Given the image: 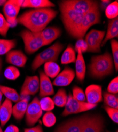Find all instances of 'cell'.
Returning a JSON list of instances; mask_svg holds the SVG:
<instances>
[{"label": "cell", "mask_w": 118, "mask_h": 132, "mask_svg": "<svg viewBox=\"0 0 118 132\" xmlns=\"http://www.w3.org/2000/svg\"><path fill=\"white\" fill-rule=\"evenodd\" d=\"M58 14L52 8L32 9L25 12L17 19V23L22 25L34 33H40Z\"/></svg>", "instance_id": "1"}, {"label": "cell", "mask_w": 118, "mask_h": 132, "mask_svg": "<svg viewBox=\"0 0 118 132\" xmlns=\"http://www.w3.org/2000/svg\"><path fill=\"white\" fill-rule=\"evenodd\" d=\"M112 55L109 52L93 56L88 66L89 75L93 78L101 79L111 75L114 70Z\"/></svg>", "instance_id": "2"}, {"label": "cell", "mask_w": 118, "mask_h": 132, "mask_svg": "<svg viewBox=\"0 0 118 132\" xmlns=\"http://www.w3.org/2000/svg\"><path fill=\"white\" fill-rule=\"evenodd\" d=\"M58 4L64 26L68 34L72 37L81 23L84 15L75 11L61 1L59 2Z\"/></svg>", "instance_id": "3"}, {"label": "cell", "mask_w": 118, "mask_h": 132, "mask_svg": "<svg viewBox=\"0 0 118 132\" xmlns=\"http://www.w3.org/2000/svg\"><path fill=\"white\" fill-rule=\"evenodd\" d=\"M64 48V45L57 42L50 47L38 53L31 64V69L36 71L41 65L48 62H55Z\"/></svg>", "instance_id": "4"}, {"label": "cell", "mask_w": 118, "mask_h": 132, "mask_svg": "<svg viewBox=\"0 0 118 132\" xmlns=\"http://www.w3.org/2000/svg\"><path fill=\"white\" fill-rule=\"evenodd\" d=\"M101 17L100 6L91 10L90 12L84 14L81 23L72 37L77 39H83L90 27L101 22Z\"/></svg>", "instance_id": "5"}, {"label": "cell", "mask_w": 118, "mask_h": 132, "mask_svg": "<svg viewBox=\"0 0 118 132\" xmlns=\"http://www.w3.org/2000/svg\"><path fill=\"white\" fill-rule=\"evenodd\" d=\"M19 36L23 40L25 51L28 54H33L41 47L45 46L40 33H34L27 29L21 31Z\"/></svg>", "instance_id": "6"}, {"label": "cell", "mask_w": 118, "mask_h": 132, "mask_svg": "<svg viewBox=\"0 0 118 132\" xmlns=\"http://www.w3.org/2000/svg\"><path fill=\"white\" fill-rule=\"evenodd\" d=\"M97 105L91 104L86 102H81L74 98L69 93L67 98V101L65 109L61 115L65 117L72 114H76L86 112L94 108Z\"/></svg>", "instance_id": "7"}, {"label": "cell", "mask_w": 118, "mask_h": 132, "mask_svg": "<svg viewBox=\"0 0 118 132\" xmlns=\"http://www.w3.org/2000/svg\"><path fill=\"white\" fill-rule=\"evenodd\" d=\"M106 32L105 31H101L92 29L85 35V40L87 45V52L100 53L102 42L105 37Z\"/></svg>", "instance_id": "8"}, {"label": "cell", "mask_w": 118, "mask_h": 132, "mask_svg": "<svg viewBox=\"0 0 118 132\" xmlns=\"http://www.w3.org/2000/svg\"><path fill=\"white\" fill-rule=\"evenodd\" d=\"M23 2V0H9L3 6L4 16L11 27L13 28L17 24V19Z\"/></svg>", "instance_id": "9"}, {"label": "cell", "mask_w": 118, "mask_h": 132, "mask_svg": "<svg viewBox=\"0 0 118 132\" xmlns=\"http://www.w3.org/2000/svg\"><path fill=\"white\" fill-rule=\"evenodd\" d=\"M104 119L101 115L86 114L82 132H104Z\"/></svg>", "instance_id": "10"}, {"label": "cell", "mask_w": 118, "mask_h": 132, "mask_svg": "<svg viewBox=\"0 0 118 132\" xmlns=\"http://www.w3.org/2000/svg\"><path fill=\"white\" fill-rule=\"evenodd\" d=\"M61 2L75 11L84 15L93 9L100 6L98 1L90 0H65Z\"/></svg>", "instance_id": "11"}, {"label": "cell", "mask_w": 118, "mask_h": 132, "mask_svg": "<svg viewBox=\"0 0 118 132\" xmlns=\"http://www.w3.org/2000/svg\"><path fill=\"white\" fill-rule=\"evenodd\" d=\"M43 111L41 109L39 100L36 97L31 102L28 104L25 114L26 123L29 127L34 126L39 120L42 115Z\"/></svg>", "instance_id": "12"}, {"label": "cell", "mask_w": 118, "mask_h": 132, "mask_svg": "<svg viewBox=\"0 0 118 132\" xmlns=\"http://www.w3.org/2000/svg\"><path fill=\"white\" fill-rule=\"evenodd\" d=\"M86 114L71 118L64 121L58 128L62 132H82Z\"/></svg>", "instance_id": "13"}, {"label": "cell", "mask_w": 118, "mask_h": 132, "mask_svg": "<svg viewBox=\"0 0 118 132\" xmlns=\"http://www.w3.org/2000/svg\"><path fill=\"white\" fill-rule=\"evenodd\" d=\"M39 90V78L37 76H27L21 88L20 95L34 96Z\"/></svg>", "instance_id": "14"}, {"label": "cell", "mask_w": 118, "mask_h": 132, "mask_svg": "<svg viewBox=\"0 0 118 132\" xmlns=\"http://www.w3.org/2000/svg\"><path fill=\"white\" fill-rule=\"evenodd\" d=\"M85 95L88 103L97 105L103 100L101 86L95 84L89 85L85 89Z\"/></svg>", "instance_id": "15"}, {"label": "cell", "mask_w": 118, "mask_h": 132, "mask_svg": "<svg viewBox=\"0 0 118 132\" xmlns=\"http://www.w3.org/2000/svg\"><path fill=\"white\" fill-rule=\"evenodd\" d=\"M53 85L44 71H39V97L43 98L54 95Z\"/></svg>", "instance_id": "16"}, {"label": "cell", "mask_w": 118, "mask_h": 132, "mask_svg": "<svg viewBox=\"0 0 118 132\" xmlns=\"http://www.w3.org/2000/svg\"><path fill=\"white\" fill-rule=\"evenodd\" d=\"M6 62L13 66L24 67L28 60L26 54L20 50H12L6 54Z\"/></svg>", "instance_id": "17"}, {"label": "cell", "mask_w": 118, "mask_h": 132, "mask_svg": "<svg viewBox=\"0 0 118 132\" xmlns=\"http://www.w3.org/2000/svg\"><path fill=\"white\" fill-rule=\"evenodd\" d=\"M75 72L72 68L66 67L55 78L52 85L58 87H66L70 84L74 80Z\"/></svg>", "instance_id": "18"}, {"label": "cell", "mask_w": 118, "mask_h": 132, "mask_svg": "<svg viewBox=\"0 0 118 132\" xmlns=\"http://www.w3.org/2000/svg\"><path fill=\"white\" fill-rule=\"evenodd\" d=\"M61 34V30L56 27H48L43 30L40 35L44 41L45 46L50 45L59 37Z\"/></svg>", "instance_id": "19"}, {"label": "cell", "mask_w": 118, "mask_h": 132, "mask_svg": "<svg viewBox=\"0 0 118 132\" xmlns=\"http://www.w3.org/2000/svg\"><path fill=\"white\" fill-rule=\"evenodd\" d=\"M12 102L5 99L0 106V123L1 126L4 127L12 115Z\"/></svg>", "instance_id": "20"}, {"label": "cell", "mask_w": 118, "mask_h": 132, "mask_svg": "<svg viewBox=\"0 0 118 132\" xmlns=\"http://www.w3.org/2000/svg\"><path fill=\"white\" fill-rule=\"evenodd\" d=\"M77 56L75 61V75L80 82H83L86 74V64L83 53L80 49L77 51Z\"/></svg>", "instance_id": "21"}, {"label": "cell", "mask_w": 118, "mask_h": 132, "mask_svg": "<svg viewBox=\"0 0 118 132\" xmlns=\"http://www.w3.org/2000/svg\"><path fill=\"white\" fill-rule=\"evenodd\" d=\"M118 37V18L111 19L109 21L108 29L105 34V37L102 42L101 47L105 45L109 40L113 39Z\"/></svg>", "instance_id": "22"}, {"label": "cell", "mask_w": 118, "mask_h": 132, "mask_svg": "<svg viewBox=\"0 0 118 132\" xmlns=\"http://www.w3.org/2000/svg\"><path fill=\"white\" fill-rule=\"evenodd\" d=\"M28 101L26 99L21 100L12 107V115L17 120H21L25 116L28 106Z\"/></svg>", "instance_id": "23"}, {"label": "cell", "mask_w": 118, "mask_h": 132, "mask_svg": "<svg viewBox=\"0 0 118 132\" xmlns=\"http://www.w3.org/2000/svg\"><path fill=\"white\" fill-rule=\"evenodd\" d=\"M55 5L49 0H25L23 1L22 7L23 8H51L55 7Z\"/></svg>", "instance_id": "24"}, {"label": "cell", "mask_w": 118, "mask_h": 132, "mask_svg": "<svg viewBox=\"0 0 118 132\" xmlns=\"http://www.w3.org/2000/svg\"><path fill=\"white\" fill-rule=\"evenodd\" d=\"M76 59V51L72 45H69L62 54L60 60L61 63L62 64H68L74 63L75 62Z\"/></svg>", "instance_id": "25"}, {"label": "cell", "mask_w": 118, "mask_h": 132, "mask_svg": "<svg viewBox=\"0 0 118 132\" xmlns=\"http://www.w3.org/2000/svg\"><path fill=\"white\" fill-rule=\"evenodd\" d=\"M0 91L2 92L3 95H4L6 99L11 102L16 103L21 100L20 95L15 89L12 88L0 85Z\"/></svg>", "instance_id": "26"}, {"label": "cell", "mask_w": 118, "mask_h": 132, "mask_svg": "<svg viewBox=\"0 0 118 132\" xmlns=\"http://www.w3.org/2000/svg\"><path fill=\"white\" fill-rule=\"evenodd\" d=\"M60 70V66L55 62H48L44 64V72L51 79L56 78Z\"/></svg>", "instance_id": "27"}, {"label": "cell", "mask_w": 118, "mask_h": 132, "mask_svg": "<svg viewBox=\"0 0 118 132\" xmlns=\"http://www.w3.org/2000/svg\"><path fill=\"white\" fill-rule=\"evenodd\" d=\"M68 96L67 93L63 88L59 89L56 95L53 96L52 99L55 105L59 107H65L67 101Z\"/></svg>", "instance_id": "28"}, {"label": "cell", "mask_w": 118, "mask_h": 132, "mask_svg": "<svg viewBox=\"0 0 118 132\" xmlns=\"http://www.w3.org/2000/svg\"><path fill=\"white\" fill-rule=\"evenodd\" d=\"M17 43L15 39H0V56L6 54L16 47Z\"/></svg>", "instance_id": "29"}, {"label": "cell", "mask_w": 118, "mask_h": 132, "mask_svg": "<svg viewBox=\"0 0 118 132\" xmlns=\"http://www.w3.org/2000/svg\"><path fill=\"white\" fill-rule=\"evenodd\" d=\"M103 100L105 106L118 109V99L116 95L106 92L103 93Z\"/></svg>", "instance_id": "30"}, {"label": "cell", "mask_w": 118, "mask_h": 132, "mask_svg": "<svg viewBox=\"0 0 118 132\" xmlns=\"http://www.w3.org/2000/svg\"><path fill=\"white\" fill-rule=\"evenodd\" d=\"M106 16L110 20L117 17L118 15V2L117 1L110 3L105 9Z\"/></svg>", "instance_id": "31"}, {"label": "cell", "mask_w": 118, "mask_h": 132, "mask_svg": "<svg viewBox=\"0 0 118 132\" xmlns=\"http://www.w3.org/2000/svg\"><path fill=\"white\" fill-rule=\"evenodd\" d=\"M20 75L19 70L15 66L10 65L7 67L4 70V76L10 80H15L18 79Z\"/></svg>", "instance_id": "32"}, {"label": "cell", "mask_w": 118, "mask_h": 132, "mask_svg": "<svg viewBox=\"0 0 118 132\" xmlns=\"http://www.w3.org/2000/svg\"><path fill=\"white\" fill-rule=\"evenodd\" d=\"M39 104L42 111L50 112L55 108L54 103L48 96L41 98L39 101Z\"/></svg>", "instance_id": "33"}, {"label": "cell", "mask_w": 118, "mask_h": 132, "mask_svg": "<svg viewBox=\"0 0 118 132\" xmlns=\"http://www.w3.org/2000/svg\"><path fill=\"white\" fill-rule=\"evenodd\" d=\"M56 121L57 119L56 116L51 111L47 112L42 118L43 124L47 127H51L55 125Z\"/></svg>", "instance_id": "34"}, {"label": "cell", "mask_w": 118, "mask_h": 132, "mask_svg": "<svg viewBox=\"0 0 118 132\" xmlns=\"http://www.w3.org/2000/svg\"><path fill=\"white\" fill-rule=\"evenodd\" d=\"M111 47L112 52V59L115 69L117 71L118 69V42L117 40L112 39L111 40Z\"/></svg>", "instance_id": "35"}, {"label": "cell", "mask_w": 118, "mask_h": 132, "mask_svg": "<svg viewBox=\"0 0 118 132\" xmlns=\"http://www.w3.org/2000/svg\"><path fill=\"white\" fill-rule=\"evenodd\" d=\"M10 27V24L8 23L4 16L0 13V35L6 37Z\"/></svg>", "instance_id": "36"}, {"label": "cell", "mask_w": 118, "mask_h": 132, "mask_svg": "<svg viewBox=\"0 0 118 132\" xmlns=\"http://www.w3.org/2000/svg\"><path fill=\"white\" fill-rule=\"evenodd\" d=\"M73 97L75 98L76 100L81 101V102H85L86 101V97L85 95V93L83 92V89L81 88L80 87L75 86L73 88Z\"/></svg>", "instance_id": "37"}, {"label": "cell", "mask_w": 118, "mask_h": 132, "mask_svg": "<svg viewBox=\"0 0 118 132\" xmlns=\"http://www.w3.org/2000/svg\"><path fill=\"white\" fill-rule=\"evenodd\" d=\"M104 109L110 118L115 124L118 123V109L104 106Z\"/></svg>", "instance_id": "38"}, {"label": "cell", "mask_w": 118, "mask_h": 132, "mask_svg": "<svg viewBox=\"0 0 118 132\" xmlns=\"http://www.w3.org/2000/svg\"><path fill=\"white\" fill-rule=\"evenodd\" d=\"M107 92L116 95L118 93V77H116L113 79L109 83L108 88H107Z\"/></svg>", "instance_id": "39"}, {"label": "cell", "mask_w": 118, "mask_h": 132, "mask_svg": "<svg viewBox=\"0 0 118 132\" xmlns=\"http://www.w3.org/2000/svg\"><path fill=\"white\" fill-rule=\"evenodd\" d=\"M74 49L76 52H77L78 49H80L82 53L86 52L87 45L84 40H83V39H78V40L76 42Z\"/></svg>", "instance_id": "40"}, {"label": "cell", "mask_w": 118, "mask_h": 132, "mask_svg": "<svg viewBox=\"0 0 118 132\" xmlns=\"http://www.w3.org/2000/svg\"><path fill=\"white\" fill-rule=\"evenodd\" d=\"M24 132H44V130L40 125H38L35 127L25 128Z\"/></svg>", "instance_id": "41"}, {"label": "cell", "mask_w": 118, "mask_h": 132, "mask_svg": "<svg viewBox=\"0 0 118 132\" xmlns=\"http://www.w3.org/2000/svg\"><path fill=\"white\" fill-rule=\"evenodd\" d=\"M3 132H19V128L14 125H9Z\"/></svg>", "instance_id": "42"}, {"label": "cell", "mask_w": 118, "mask_h": 132, "mask_svg": "<svg viewBox=\"0 0 118 132\" xmlns=\"http://www.w3.org/2000/svg\"><path fill=\"white\" fill-rule=\"evenodd\" d=\"M110 1H104V0L102 1L101 4V5H100V7H101L102 10H105L106 7L110 3Z\"/></svg>", "instance_id": "43"}, {"label": "cell", "mask_w": 118, "mask_h": 132, "mask_svg": "<svg viewBox=\"0 0 118 132\" xmlns=\"http://www.w3.org/2000/svg\"><path fill=\"white\" fill-rule=\"evenodd\" d=\"M2 65H3L2 59L1 57H0V75L1 74V71L2 70Z\"/></svg>", "instance_id": "44"}, {"label": "cell", "mask_w": 118, "mask_h": 132, "mask_svg": "<svg viewBox=\"0 0 118 132\" xmlns=\"http://www.w3.org/2000/svg\"><path fill=\"white\" fill-rule=\"evenodd\" d=\"M6 1L5 0H0V6H4Z\"/></svg>", "instance_id": "45"}, {"label": "cell", "mask_w": 118, "mask_h": 132, "mask_svg": "<svg viewBox=\"0 0 118 132\" xmlns=\"http://www.w3.org/2000/svg\"><path fill=\"white\" fill-rule=\"evenodd\" d=\"M2 98H3V94L2 92L0 91V104H2Z\"/></svg>", "instance_id": "46"}, {"label": "cell", "mask_w": 118, "mask_h": 132, "mask_svg": "<svg viewBox=\"0 0 118 132\" xmlns=\"http://www.w3.org/2000/svg\"><path fill=\"white\" fill-rule=\"evenodd\" d=\"M54 132H62V131H61L60 129H59L58 128H57V129L55 130V131Z\"/></svg>", "instance_id": "47"}, {"label": "cell", "mask_w": 118, "mask_h": 132, "mask_svg": "<svg viewBox=\"0 0 118 132\" xmlns=\"http://www.w3.org/2000/svg\"><path fill=\"white\" fill-rule=\"evenodd\" d=\"M0 132H3V130H2V127H1V125H0Z\"/></svg>", "instance_id": "48"}, {"label": "cell", "mask_w": 118, "mask_h": 132, "mask_svg": "<svg viewBox=\"0 0 118 132\" xmlns=\"http://www.w3.org/2000/svg\"><path fill=\"white\" fill-rule=\"evenodd\" d=\"M106 132H110V131H107Z\"/></svg>", "instance_id": "49"}, {"label": "cell", "mask_w": 118, "mask_h": 132, "mask_svg": "<svg viewBox=\"0 0 118 132\" xmlns=\"http://www.w3.org/2000/svg\"><path fill=\"white\" fill-rule=\"evenodd\" d=\"M1 104H0V106H1Z\"/></svg>", "instance_id": "50"}, {"label": "cell", "mask_w": 118, "mask_h": 132, "mask_svg": "<svg viewBox=\"0 0 118 132\" xmlns=\"http://www.w3.org/2000/svg\"><path fill=\"white\" fill-rule=\"evenodd\" d=\"M116 132H117V131H116Z\"/></svg>", "instance_id": "51"}]
</instances>
